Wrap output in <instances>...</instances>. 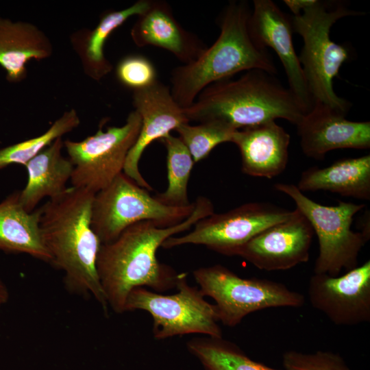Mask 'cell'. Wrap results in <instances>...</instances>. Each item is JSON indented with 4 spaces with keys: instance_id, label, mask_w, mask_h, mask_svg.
<instances>
[{
    "instance_id": "cell-6",
    "label": "cell",
    "mask_w": 370,
    "mask_h": 370,
    "mask_svg": "<svg viewBox=\"0 0 370 370\" xmlns=\"http://www.w3.org/2000/svg\"><path fill=\"white\" fill-rule=\"evenodd\" d=\"M273 187L293 199L317 236L319 254L314 273L335 277L343 269L347 272L358 266L359 254L369 239L352 230V224L365 204L338 201L336 206H324L308 198L293 184L279 182Z\"/></svg>"
},
{
    "instance_id": "cell-27",
    "label": "cell",
    "mask_w": 370,
    "mask_h": 370,
    "mask_svg": "<svg viewBox=\"0 0 370 370\" xmlns=\"http://www.w3.org/2000/svg\"><path fill=\"white\" fill-rule=\"evenodd\" d=\"M236 130L230 125L219 120L207 121L196 125L187 123L175 130L195 163L206 158L218 145L231 142Z\"/></svg>"
},
{
    "instance_id": "cell-4",
    "label": "cell",
    "mask_w": 370,
    "mask_h": 370,
    "mask_svg": "<svg viewBox=\"0 0 370 370\" xmlns=\"http://www.w3.org/2000/svg\"><path fill=\"white\" fill-rule=\"evenodd\" d=\"M183 111L189 122L219 120L236 130L278 119L297 125L306 114L288 88L260 69L209 85Z\"/></svg>"
},
{
    "instance_id": "cell-10",
    "label": "cell",
    "mask_w": 370,
    "mask_h": 370,
    "mask_svg": "<svg viewBox=\"0 0 370 370\" xmlns=\"http://www.w3.org/2000/svg\"><path fill=\"white\" fill-rule=\"evenodd\" d=\"M103 125L95 134L82 140L64 141L68 158L73 165L71 186L95 194L123 172L128 153L139 134L141 118L134 110L122 126L108 127L104 131Z\"/></svg>"
},
{
    "instance_id": "cell-9",
    "label": "cell",
    "mask_w": 370,
    "mask_h": 370,
    "mask_svg": "<svg viewBox=\"0 0 370 370\" xmlns=\"http://www.w3.org/2000/svg\"><path fill=\"white\" fill-rule=\"evenodd\" d=\"M176 288V293L167 295L136 288L127 297L125 310L148 312L153 317V336L158 339L193 333L222 338L214 304L208 302L199 289L188 284L187 273H181Z\"/></svg>"
},
{
    "instance_id": "cell-30",
    "label": "cell",
    "mask_w": 370,
    "mask_h": 370,
    "mask_svg": "<svg viewBox=\"0 0 370 370\" xmlns=\"http://www.w3.org/2000/svg\"><path fill=\"white\" fill-rule=\"evenodd\" d=\"M317 0H284V4L293 13V16L300 15L305 9L313 5Z\"/></svg>"
},
{
    "instance_id": "cell-18",
    "label": "cell",
    "mask_w": 370,
    "mask_h": 370,
    "mask_svg": "<svg viewBox=\"0 0 370 370\" xmlns=\"http://www.w3.org/2000/svg\"><path fill=\"white\" fill-rule=\"evenodd\" d=\"M231 142L239 149L246 175L271 179L286 168L291 136L275 121L237 130Z\"/></svg>"
},
{
    "instance_id": "cell-25",
    "label": "cell",
    "mask_w": 370,
    "mask_h": 370,
    "mask_svg": "<svg viewBox=\"0 0 370 370\" xmlns=\"http://www.w3.org/2000/svg\"><path fill=\"white\" fill-rule=\"evenodd\" d=\"M166 149L168 186L163 193L154 197L169 206H189L188 183L194 164L193 158L179 137L171 134L159 140Z\"/></svg>"
},
{
    "instance_id": "cell-24",
    "label": "cell",
    "mask_w": 370,
    "mask_h": 370,
    "mask_svg": "<svg viewBox=\"0 0 370 370\" xmlns=\"http://www.w3.org/2000/svg\"><path fill=\"white\" fill-rule=\"evenodd\" d=\"M186 345L205 370H287L273 369L251 360L238 346L223 337L195 338Z\"/></svg>"
},
{
    "instance_id": "cell-1",
    "label": "cell",
    "mask_w": 370,
    "mask_h": 370,
    "mask_svg": "<svg viewBox=\"0 0 370 370\" xmlns=\"http://www.w3.org/2000/svg\"><path fill=\"white\" fill-rule=\"evenodd\" d=\"M213 213L212 201L200 196L193 212L178 224L160 227L151 221L138 222L114 241L101 244L97 269L108 306L116 313L125 312L127 297L138 287L147 286L158 292L176 287L181 273L160 262L157 250L168 238L190 230Z\"/></svg>"
},
{
    "instance_id": "cell-19",
    "label": "cell",
    "mask_w": 370,
    "mask_h": 370,
    "mask_svg": "<svg viewBox=\"0 0 370 370\" xmlns=\"http://www.w3.org/2000/svg\"><path fill=\"white\" fill-rule=\"evenodd\" d=\"M52 53L50 40L37 26L0 17V66L5 71L8 81L25 79L29 60H44Z\"/></svg>"
},
{
    "instance_id": "cell-7",
    "label": "cell",
    "mask_w": 370,
    "mask_h": 370,
    "mask_svg": "<svg viewBox=\"0 0 370 370\" xmlns=\"http://www.w3.org/2000/svg\"><path fill=\"white\" fill-rule=\"evenodd\" d=\"M199 290L215 301L219 321L234 327L250 313L260 310L301 308L304 296L286 285L270 280L243 278L221 264L201 267L193 271Z\"/></svg>"
},
{
    "instance_id": "cell-28",
    "label": "cell",
    "mask_w": 370,
    "mask_h": 370,
    "mask_svg": "<svg viewBox=\"0 0 370 370\" xmlns=\"http://www.w3.org/2000/svg\"><path fill=\"white\" fill-rule=\"evenodd\" d=\"M115 73L122 85L133 90L147 88L158 80L153 64L147 58L138 54L121 58L117 63Z\"/></svg>"
},
{
    "instance_id": "cell-23",
    "label": "cell",
    "mask_w": 370,
    "mask_h": 370,
    "mask_svg": "<svg viewBox=\"0 0 370 370\" xmlns=\"http://www.w3.org/2000/svg\"><path fill=\"white\" fill-rule=\"evenodd\" d=\"M151 1L139 0L125 9L108 11L94 29H81L71 36L73 47L89 77L99 81L111 72L112 65L104 54L107 40L129 18L143 13Z\"/></svg>"
},
{
    "instance_id": "cell-5",
    "label": "cell",
    "mask_w": 370,
    "mask_h": 370,
    "mask_svg": "<svg viewBox=\"0 0 370 370\" xmlns=\"http://www.w3.org/2000/svg\"><path fill=\"white\" fill-rule=\"evenodd\" d=\"M358 14L361 12L341 1L317 0L300 15L291 16L293 32L304 41L298 58L312 106H326L346 114L351 108V103L338 97L333 88V79L338 76L343 64L350 59L351 51L345 45L334 42L330 31L338 20Z\"/></svg>"
},
{
    "instance_id": "cell-15",
    "label": "cell",
    "mask_w": 370,
    "mask_h": 370,
    "mask_svg": "<svg viewBox=\"0 0 370 370\" xmlns=\"http://www.w3.org/2000/svg\"><path fill=\"white\" fill-rule=\"evenodd\" d=\"M249 19L250 34L260 46L271 48L284 67L288 89L306 114L312 107L303 70L293 43L291 16L271 0H254Z\"/></svg>"
},
{
    "instance_id": "cell-12",
    "label": "cell",
    "mask_w": 370,
    "mask_h": 370,
    "mask_svg": "<svg viewBox=\"0 0 370 370\" xmlns=\"http://www.w3.org/2000/svg\"><path fill=\"white\" fill-rule=\"evenodd\" d=\"M308 296L312 306L336 325L370 321V261L338 276L314 273Z\"/></svg>"
},
{
    "instance_id": "cell-31",
    "label": "cell",
    "mask_w": 370,
    "mask_h": 370,
    "mask_svg": "<svg viewBox=\"0 0 370 370\" xmlns=\"http://www.w3.org/2000/svg\"><path fill=\"white\" fill-rule=\"evenodd\" d=\"M9 296L8 287L0 278V306L8 301Z\"/></svg>"
},
{
    "instance_id": "cell-17",
    "label": "cell",
    "mask_w": 370,
    "mask_h": 370,
    "mask_svg": "<svg viewBox=\"0 0 370 370\" xmlns=\"http://www.w3.org/2000/svg\"><path fill=\"white\" fill-rule=\"evenodd\" d=\"M131 37L138 47L164 49L184 64L195 61L207 48L195 34L180 25L169 4L160 0H151L149 8L138 16Z\"/></svg>"
},
{
    "instance_id": "cell-14",
    "label": "cell",
    "mask_w": 370,
    "mask_h": 370,
    "mask_svg": "<svg viewBox=\"0 0 370 370\" xmlns=\"http://www.w3.org/2000/svg\"><path fill=\"white\" fill-rule=\"evenodd\" d=\"M132 99L135 110L141 118V127L136 143L128 153L123 172L149 191L153 188L138 169L143 153L153 141L190 122L183 108L173 98L170 88L159 80L147 88L133 90Z\"/></svg>"
},
{
    "instance_id": "cell-11",
    "label": "cell",
    "mask_w": 370,
    "mask_h": 370,
    "mask_svg": "<svg viewBox=\"0 0 370 370\" xmlns=\"http://www.w3.org/2000/svg\"><path fill=\"white\" fill-rule=\"evenodd\" d=\"M293 213L266 202H249L223 213H213L197 221L181 236H171L162 247L170 249L187 244L201 245L225 256L236 251L267 227L288 219Z\"/></svg>"
},
{
    "instance_id": "cell-3",
    "label": "cell",
    "mask_w": 370,
    "mask_h": 370,
    "mask_svg": "<svg viewBox=\"0 0 370 370\" xmlns=\"http://www.w3.org/2000/svg\"><path fill=\"white\" fill-rule=\"evenodd\" d=\"M251 11L245 1H230L218 16L220 34L215 42L195 61L173 69L170 90L182 108L192 105L209 85L239 72L260 69L276 74L267 48L257 44L250 34Z\"/></svg>"
},
{
    "instance_id": "cell-21",
    "label": "cell",
    "mask_w": 370,
    "mask_h": 370,
    "mask_svg": "<svg viewBox=\"0 0 370 370\" xmlns=\"http://www.w3.org/2000/svg\"><path fill=\"white\" fill-rule=\"evenodd\" d=\"M303 192L328 191L343 197L370 200V156L336 160L325 167L312 166L299 177Z\"/></svg>"
},
{
    "instance_id": "cell-8",
    "label": "cell",
    "mask_w": 370,
    "mask_h": 370,
    "mask_svg": "<svg viewBox=\"0 0 370 370\" xmlns=\"http://www.w3.org/2000/svg\"><path fill=\"white\" fill-rule=\"evenodd\" d=\"M195 202L184 207L163 204L123 172L95 194L92 227L102 244L114 241L127 227L147 221L168 227L185 220Z\"/></svg>"
},
{
    "instance_id": "cell-26",
    "label": "cell",
    "mask_w": 370,
    "mask_h": 370,
    "mask_svg": "<svg viewBox=\"0 0 370 370\" xmlns=\"http://www.w3.org/2000/svg\"><path fill=\"white\" fill-rule=\"evenodd\" d=\"M80 119L73 108L57 119L43 134L0 149V170L12 164L27 163L56 138L77 127Z\"/></svg>"
},
{
    "instance_id": "cell-16",
    "label": "cell",
    "mask_w": 370,
    "mask_h": 370,
    "mask_svg": "<svg viewBox=\"0 0 370 370\" xmlns=\"http://www.w3.org/2000/svg\"><path fill=\"white\" fill-rule=\"evenodd\" d=\"M346 114L314 104L296 125L300 147L308 158L323 160L337 149L370 147V122L347 120Z\"/></svg>"
},
{
    "instance_id": "cell-20",
    "label": "cell",
    "mask_w": 370,
    "mask_h": 370,
    "mask_svg": "<svg viewBox=\"0 0 370 370\" xmlns=\"http://www.w3.org/2000/svg\"><path fill=\"white\" fill-rule=\"evenodd\" d=\"M64 141L56 138L25 166L27 182L20 191V200L27 212L36 210L45 197L53 199L64 193L71 180L73 165L62 154Z\"/></svg>"
},
{
    "instance_id": "cell-29",
    "label": "cell",
    "mask_w": 370,
    "mask_h": 370,
    "mask_svg": "<svg viewBox=\"0 0 370 370\" xmlns=\"http://www.w3.org/2000/svg\"><path fill=\"white\" fill-rule=\"evenodd\" d=\"M282 363L287 370H353L339 354L323 350L287 351L282 356Z\"/></svg>"
},
{
    "instance_id": "cell-22",
    "label": "cell",
    "mask_w": 370,
    "mask_h": 370,
    "mask_svg": "<svg viewBox=\"0 0 370 370\" xmlns=\"http://www.w3.org/2000/svg\"><path fill=\"white\" fill-rule=\"evenodd\" d=\"M40 208L27 212L20 200V191L8 195L0 202V249L22 253L51 262L40 227Z\"/></svg>"
},
{
    "instance_id": "cell-2",
    "label": "cell",
    "mask_w": 370,
    "mask_h": 370,
    "mask_svg": "<svg viewBox=\"0 0 370 370\" xmlns=\"http://www.w3.org/2000/svg\"><path fill=\"white\" fill-rule=\"evenodd\" d=\"M94 196L86 188L68 187L40 207V227L51 263L64 271L69 290L92 295L108 312L97 269L102 243L92 227Z\"/></svg>"
},
{
    "instance_id": "cell-13",
    "label": "cell",
    "mask_w": 370,
    "mask_h": 370,
    "mask_svg": "<svg viewBox=\"0 0 370 370\" xmlns=\"http://www.w3.org/2000/svg\"><path fill=\"white\" fill-rule=\"evenodd\" d=\"M314 231L297 209L286 219L263 230L241 246L235 256L256 268L282 271L307 262Z\"/></svg>"
}]
</instances>
